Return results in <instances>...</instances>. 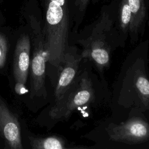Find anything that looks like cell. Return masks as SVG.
Segmentation results:
<instances>
[{
    "label": "cell",
    "mask_w": 149,
    "mask_h": 149,
    "mask_svg": "<svg viewBox=\"0 0 149 149\" xmlns=\"http://www.w3.org/2000/svg\"><path fill=\"white\" fill-rule=\"evenodd\" d=\"M44 46L47 62L60 69L69 47L68 0H45Z\"/></svg>",
    "instance_id": "obj_1"
},
{
    "label": "cell",
    "mask_w": 149,
    "mask_h": 149,
    "mask_svg": "<svg viewBox=\"0 0 149 149\" xmlns=\"http://www.w3.org/2000/svg\"><path fill=\"white\" fill-rule=\"evenodd\" d=\"M83 59L75 46H69L67 48L58 81L54 90L55 102L58 101L69 88L78 76L80 63Z\"/></svg>",
    "instance_id": "obj_5"
},
{
    "label": "cell",
    "mask_w": 149,
    "mask_h": 149,
    "mask_svg": "<svg viewBox=\"0 0 149 149\" xmlns=\"http://www.w3.org/2000/svg\"><path fill=\"white\" fill-rule=\"evenodd\" d=\"M108 133L113 141L139 143L149 139V124L140 118H132L108 128Z\"/></svg>",
    "instance_id": "obj_4"
},
{
    "label": "cell",
    "mask_w": 149,
    "mask_h": 149,
    "mask_svg": "<svg viewBox=\"0 0 149 149\" xmlns=\"http://www.w3.org/2000/svg\"><path fill=\"white\" fill-rule=\"evenodd\" d=\"M30 41L27 35H22L17 40L13 63V74L16 83L25 84L30 68Z\"/></svg>",
    "instance_id": "obj_8"
},
{
    "label": "cell",
    "mask_w": 149,
    "mask_h": 149,
    "mask_svg": "<svg viewBox=\"0 0 149 149\" xmlns=\"http://www.w3.org/2000/svg\"><path fill=\"white\" fill-rule=\"evenodd\" d=\"M136 66L135 77L133 87L134 89L140 102L146 108H149V79L141 68L137 69V57L134 61Z\"/></svg>",
    "instance_id": "obj_10"
},
{
    "label": "cell",
    "mask_w": 149,
    "mask_h": 149,
    "mask_svg": "<svg viewBox=\"0 0 149 149\" xmlns=\"http://www.w3.org/2000/svg\"><path fill=\"white\" fill-rule=\"evenodd\" d=\"M8 44L5 37L0 33V68H2L6 62Z\"/></svg>",
    "instance_id": "obj_13"
},
{
    "label": "cell",
    "mask_w": 149,
    "mask_h": 149,
    "mask_svg": "<svg viewBox=\"0 0 149 149\" xmlns=\"http://www.w3.org/2000/svg\"><path fill=\"white\" fill-rule=\"evenodd\" d=\"M90 1V0H74V5L77 11L82 13L86 10Z\"/></svg>",
    "instance_id": "obj_14"
},
{
    "label": "cell",
    "mask_w": 149,
    "mask_h": 149,
    "mask_svg": "<svg viewBox=\"0 0 149 149\" xmlns=\"http://www.w3.org/2000/svg\"><path fill=\"white\" fill-rule=\"evenodd\" d=\"M47 56L45 49L44 38L40 42L35 40L30 68V96H42L45 94V79Z\"/></svg>",
    "instance_id": "obj_6"
},
{
    "label": "cell",
    "mask_w": 149,
    "mask_h": 149,
    "mask_svg": "<svg viewBox=\"0 0 149 149\" xmlns=\"http://www.w3.org/2000/svg\"><path fill=\"white\" fill-rule=\"evenodd\" d=\"M29 139L31 149H95L83 147H66L63 140L56 136L46 137L29 136Z\"/></svg>",
    "instance_id": "obj_11"
},
{
    "label": "cell",
    "mask_w": 149,
    "mask_h": 149,
    "mask_svg": "<svg viewBox=\"0 0 149 149\" xmlns=\"http://www.w3.org/2000/svg\"><path fill=\"white\" fill-rule=\"evenodd\" d=\"M94 99L93 84L87 73L77 76L62 98L55 102L49 115L54 119H66L78 108L91 103Z\"/></svg>",
    "instance_id": "obj_3"
},
{
    "label": "cell",
    "mask_w": 149,
    "mask_h": 149,
    "mask_svg": "<svg viewBox=\"0 0 149 149\" xmlns=\"http://www.w3.org/2000/svg\"><path fill=\"white\" fill-rule=\"evenodd\" d=\"M119 31L125 37L129 36L131 22V14L128 3V0H121L118 13Z\"/></svg>",
    "instance_id": "obj_12"
},
{
    "label": "cell",
    "mask_w": 149,
    "mask_h": 149,
    "mask_svg": "<svg viewBox=\"0 0 149 149\" xmlns=\"http://www.w3.org/2000/svg\"><path fill=\"white\" fill-rule=\"evenodd\" d=\"M0 136L9 149H24L18 119L1 97Z\"/></svg>",
    "instance_id": "obj_7"
},
{
    "label": "cell",
    "mask_w": 149,
    "mask_h": 149,
    "mask_svg": "<svg viewBox=\"0 0 149 149\" xmlns=\"http://www.w3.org/2000/svg\"><path fill=\"white\" fill-rule=\"evenodd\" d=\"M147 0H128L131 14L129 36L132 44L136 43L144 34L148 16Z\"/></svg>",
    "instance_id": "obj_9"
},
{
    "label": "cell",
    "mask_w": 149,
    "mask_h": 149,
    "mask_svg": "<svg viewBox=\"0 0 149 149\" xmlns=\"http://www.w3.org/2000/svg\"><path fill=\"white\" fill-rule=\"evenodd\" d=\"M110 13L103 10L99 17L86 27L83 36L77 40L82 47L83 59L93 62L101 71L109 65L111 52L114 40L119 36L115 30Z\"/></svg>",
    "instance_id": "obj_2"
},
{
    "label": "cell",
    "mask_w": 149,
    "mask_h": 149,
    "mask_svg": "<svg viewBox=\"0 0 149 149\" xmlns=\"http://www.w3.org/2000/svg\"><path fill=\"white\" fill-rule=\"evenodd\" d=\"M15 91L18 94H23L27 91V89L25 87V84L20 83H16Z\"/></svg>",
    "instance_id": "obj_15"
}]
</instances>
